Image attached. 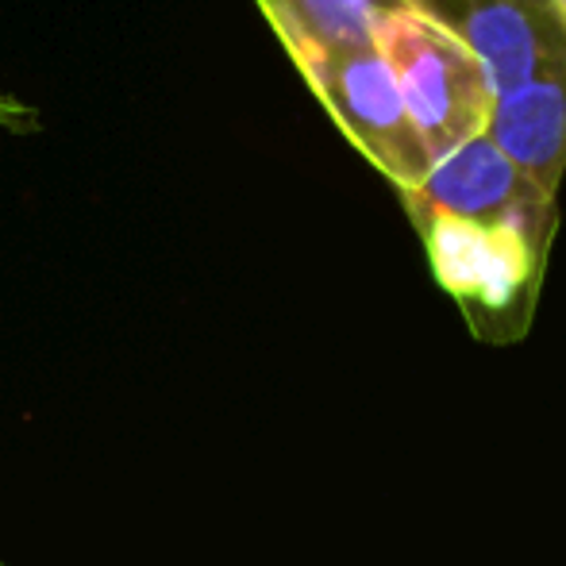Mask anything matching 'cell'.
Listing matches in <instances>:
<instances>
[{
    "instance_id": "obj_6",
    "label": "cell",
    "mask_w": 566,
    "mask_h": 566,
    "mask_svg": "<svg viewBox=\"0 0 566 566\" xmlns=\"http://www.w3.org/2000/svg\"><path fill=\"white\" fill-rule=\"evenodd\" d=\"M485 139L539 189L559 197L566 178V74H544L493 101Z\"/></svg>"
},
{
    "instance_id": "obj_8",
    "label": "cell",
    "mask_w": 566,
    "mask_h": 566,
    "mask_svg": "<svg viewBox=\"0 0 566 566\" xmlns=\"http://www.w3.org/2000/svg\"><path fill=\"white\" fill-rule=\"evenodd\" d=\"M552 4H555V12H559L563 20H566V0H552Z\"/></svg>"
},
{
    "instance_id": "obj_7",
    "label": "cell",
    "mask_w": 566,
    "mask_h": 566,
    "mask_svg": "<svg viewBox=\"0 0 566 566\" xmlns=\"http://www.w3.org/2000/svg\"><path fill=\"white\" fill-rule=\"evenodd\" d=\"M39 108L28 105V101L12 97V93H0V132L8 135H31L39 132Z\"/></svg>"
},
{
    "instance_id": "obj_1",
    "label": "cell",
    "mask_w": 566,
    "mask_h": 566,
    "mask_svg": "<svg viewBox=\"0 0 566 566\" xmlns=\"http://www.w3.org/2000/svg\"><path fill=\"white\" fill-rule=\"evenodd\" d=\"M378 20L381 15H350L343 23L282 31L277 43L343 139L397 189V197H405L424 186L432 163L374 43Z\"/></svg>"
},
{
    "instance_id": "obj_3",
    "label": "cell",
    "mask_w": 566,
    "mask_h": 566,
    "mask_svg": "<svg viewBox=\"0 0 566 566\" xmlns=\"http://www.w3.org/2000/svg\"><path fill=\"white\" fill-rule=\"evenodd\" d=\"M374 43L394 74L405 113L428 150V163L440 166L485 132L497 90L485 62L467 43L412 8L381 15Z\"/></svg>"
},
{
    "instance_id": "obj_4",
    "label": "cell",
    "mask_w": 566,
    "mask_h": 566,
    "mask_svg": "<svg viewBox=\"0 0 566 566\" xmlns=\"http://www.w3.org/2000/svg\"><path fill=\"white\" fill-rule=\"evenodd\" d=\"M485 62L509 93L544 74H566V20L552 0H405Z\"/></svg>"
},
{
    "instance_id": "obj_5",
    "label": "cell",
    "mask_w": 566,
    "mask_h": 566,
    "mask_svg": "<svg viewBox=\"0 0 566 566\" xmlns=\"http://www.w3.org/2000/svg\"><path fill=\"white\" fill-rule=\"evenodd\" d=\"M409 220L459 217L485 224H528L559 231V205L547 189H539L521 166H513L485 132L459 147L451 158L432 166L417 193L401 197Z\"/></svg>"
},
{
    "instance_id": "obj_2",
    "label": "cell",
    "mask_w": 566,
    "mask_h": 566,
    "mask_svg": "<svg viewBox=\"0 0 566 566\" xmlns=\"http://www.w3.org/2000/svg\"><path fill=\"white\" fill-rule=\"evenodd\" d=\"M412 228L424 243L436 282L459 305L470 336L490 347H509L528 336L552 259V228L459 217H424Z\"/></svg>"
}]
</instances>
